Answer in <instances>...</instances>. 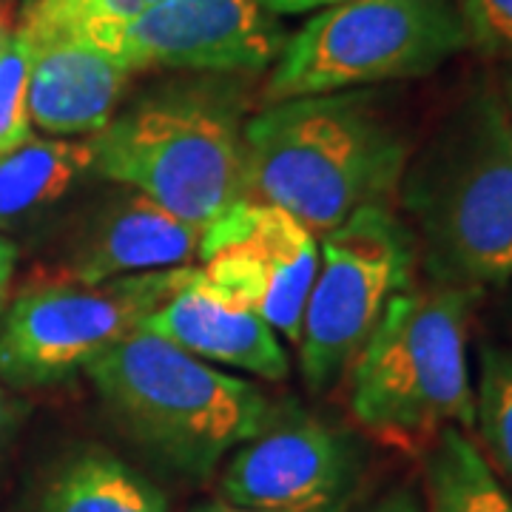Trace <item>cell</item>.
Wrapping results in <instances>:
<instances>
[{"mask_svg":"<svg viewBox=\"0 0 512 512\" xmlns=\"http://www.w3.org/2000/svg\"><path fill=\"white\" fill-rule=\"evenodd\" d=\"M396 197L433 285L490 291L512 279V117L481 83L410 154Z\"/></svg>","mask_w":512,"mask_h":512,"instance_id":"obj_1","label":"cell"},{"mask_svg":"<svg viewBox=\"0 0 512 512\" xmlns=\"http://www.w3.org/2000/svg\"><path fill=\"white\" fill-rule=\"evenodd\" d=\"M413 143L379 94L271 103L245 123V200L268 202L322 239L367 205H387Z\"/></svg>","mask_w":512,"mask_h":512,"instance_id":"obj_2","label":"cell"},{"mask_svg":"<svg viewBox=\"0 0 512 512\" xmlns=\"http://www.w3.org/2000/svg\"><path fill=\"white\" fill-rule=\"evenodd\" d=\"M83 373L114 427L183 481L214 476L274 413L259 387L148 330L128 333Z\"/></svg>","mask_w":512,"mask_h":512,"instance_id":"obj_3","label":"cell"},{"mask_svg":"<svg viewBox=\"0 0 512 512\" xmlns=\"http://www.w3.org/2000/svg\"><path fill=\"white\" fill-rule=\"evenodd\" d=\"M245 103L231 80L143 94L89 137L100 180L128 185L205 228L245 200Z\"/></svg>","mask_w":512,"mask_h":512,"instance_id":"obj_4","label":"cell"},{"mask_svg":"<svg viewBox=\"0 0 512 512\" xmlns=\"http://www.w3.org/2000/svg\"><path fill=\"white\" fill-rule=\"evenodd\" d=\"M478 299L427 282L387 305L350 365V413L362 430L419 453L444 427L476 430L467 336Z\"/></svg>","mask_w":512,"mask_h":512,"instance_id":"obj_5","label":"cell"},{"mask_svg":"<svg viewBox=\"0 0 512 512\" xmlns=\"http://www.w3.org/2000/svg\"><path fill=\"white\" fill-rule=\"evenodd\" d=\"M467 49L458 0H350L313 15L265 80V103L427 77Z\"/></svg>","mask_w":512,"mask_h":512,"instance_id":"obj_6","label":"cell"},{"mask_svg":"<svg viewBox=\"0 0 512 512\" xmlns=\"http://www.w3.org/2000/svg\"><path fill=\"white\" fill-rule=\"evenodd\" d=\"M416 268V239L390 205H367L319 239V268L296 345L313 393L348 373L387 305L416 285Z\"/></svg>","mask_w":512,"mask_h":512,"instance_id":"obj_7","label":"cell"},{"mask_svg":"<svg viewBox=\"0 0 512 512\" xmlns=\"http://www.w3.org/2000/svg\"><path fill=\"white\" fill-rule=\"evenodd\" d=\"M194 271L197 265H185L97 285L63 279L23 291L0 325V382L12 387L66 382L143 328L151 313L194 279Z\"/></svg>","mask_w":512,"mask_h":512,"instance_id":"obj_8","label":"cell"},{"mask_svg":"<svg viewBox=\"0 0 512 512\" xmlns=\"http://www.w3.org/2000/svg\"><path fill=\"white\" fill-rule=\"evenodd\" d=\"M365 476L359 439L305 410L271 413L220 467V498L265 512H342Z\"/></svg>","mask_w":512,"mask_h":512,"instance_id":"obj_9","label":"cell"},{"mask_svg":"<svg viewBox=\"0 0 512 512\" xmlns=\"http://www.w3.org/2000/svg\"><path fill=\"white\" fill-rule=\"evenodd\" d=\"M77 32L106 46L134 74H259L274 66L285 46L259 0H163L126 23Z\"/></svg>","mask_w":512,"mask_h":512,"instance_id":"obj_10","label":"cell"},{"mask_svg":"<svg viewBox=\"0 0 512 512\" xmlns=\"http://www.w3.org/2000/svg\"><path fill=\"white\" fill-rule=\"evenodd\" d=\"M200 239V225L117 185L77 228L66 256V282L97 285L117 276L185 268L200 254Z\"/></svg>","mask_w":512,"mask_h":512,"instance_id":"obj_11","label":"cell"},{"mask_svg":"<svg viewBox=\"0 0 512 512\" xmlns=\"http://www.w3.org/2000/svg\"><path fill=\"white\" fill-rule=\"evenodd\" d=\"M23 32L35 46L29 77L32 126L52 137L100 134L114 120L134 72L77 29Z\"/></svg>","mask_w":512,"mask_h":512,"instance_id":"obj_12","label":"cell"},{"mask_svg":"<svg viewBox=\"0 0 512 512\" xmlns=\"http://www.w3.org/2000/svg\"><path fill=\"white\" fill-rule=\"evenodd\" d=\"M140 330L168 339L202 362L234 367L265 382H282L291 373V359L279 333L259 313L228 305L202 288L197 271Z\"/></svg>","mask_w":512,"mask_h":512,"instance_id":"obj_13","label":"cell"},{"mask_svg":"<svg viewBox=\"0 0 512 512\" xmlns=\"http://www.w3.org/2000/svg\"><path fill=\"white\" fill-rule=\"evenodd\" d=\"M202 234L237 242L256 256L271 282L265 322L299 345L302 316L319 268V239L288 211L268 202L239 200L202 228Z\"/></svg>","mask_w":512,"mask_h":512,"instance_id":"obj_14","label":"cell"},{"mask_svg":"<svg viewBox=\"0 0 512 512\" xmlns=\"http://www.w3.org/2000/svg\"><path fill=\"white\" fill-rule=\"evenodd\" d=\"M97 177L89 137H32L0 157V228L52 214Z\"/></svg>","mask_w":512,"mask_h":512,"instance_id":"obj_15","label":"cell"},{"mask_svg":"<svg viewBox=\"0 0 512 512\" xmlns=\"http://www.w3.org/2000/svg\"><path fill=\"white\" fill-rule=\"evenodd\" d=\"M32 512H168V501L126 458L83 444L49 470Z\"/></svg>","mask_w":512,"mask_h":512,"instance_id":"obj_16","label":"cell"},{"mask_svg":"<svg viewBox=\"0 0 512 512\" xmlns=\"http://www.w3.org/2000/svg\"><path fill=\"white\" fill-rule=\"evenodd\" d=\"M424 512H512V495L461 427H444L424 450Z\"/></svg>","mask_w":512,"mask_h":512,"instance_id":"obj_17","label":"cell"},{"mask_svg":"<svg viewBox=\"0 0 512 512\" xmlns=\"http://www.w3.org/2000/svg\"><path fill=\"white\" fill-rule=\"evenodd\" d=\"M476 430L484 458L504 487L512 490V348L481 350L476 384Z\"/></svg>","mask_w":512,"mask_h":512,"instance_id":"obj_18","label":"cell"},{"mask_svg":"<svg viewBox=\"0 0 512 512\" xmlns=\"http://www.w3.org/2000/svg\"><path fill=\"white\" fill-rule=\"evenodd\" d=\"M35 46L23 29H15L0 52V157L32 140L29 77Z\"/></svg>","mask_w":512,"mask_h":512,"instance_id":"obj_19","label":"cell"},{"mask_svg":"<svg viewBox=\"0 0 512 512\" xmlns=\"http://www.w3.org/2000/svg\"><path fill=\"white\" fill-rule=\"evenodd\" d=\"M163 0H32L20 26L29 32L117 26L143 15Z\"/></svg>","mask_w":512,"mask_h":512,"instance_id":"obj_20","label":"cell"},{"mask_svg":"<svg viewBox=\"0 0 512 512\" xmlns=\"http://www.w3.org/2000/svg\"><path fill=\"white\" fill-rule=\"evenodd\" d=\"M467 49L512 66V0H458Z\"/></svg>","mask_w":512,"mask_h":512,"instance_id":"obj_21","label":"cell"},{"mask_svg":"<svg viewBox=\"0 0 512 512\" xmlns=\"http://www.w3.org/2000/svg\"><path fill=\"white\" fill-rule=\"evenodd\" d=\"M23 419H26V402H20L9 387H0V461L9 453Z\"/></svg>","mask_w":512,"mask_h":512,"instance_id":"obj_22","label":"cell"},{"mask_svg":"<svg viewBox=\"0 0 512 512\" xmlns=\"http://www.w3.org/2000/svg\"><path fill=\"white\" fill-rule=\"evenodd\" d=\"M359 512H424V501L413 487H393L387 490L382 498H376L373 504H367L365 510Z\"/></svg>","mask_w":512,"mask_h":512,"instance_id":"obj_23","label":"cell"},{"mask_svg":"<svg viewBox=\"0 0 512 512\" xmlns=\"http://www.w3.org/2000/svg\"><path fill=\"white\" fill-rule=\"evenodd\" d=\"M336 3H350V0H259V6L268 15H299V12H313V9H328Z\"/></svg>","mask_w":512,"mask_h":512,"instance_id":"obj_24","label":"cell"},{"mask_svg":"<svg viewBox=\"0 0 512 512\" xmlns=\"http://www.w3.org/2000/svg\"><path fill=\"white\" fill-rule=\"evenodd\" d=\"M15 262H18L15 245L0 234V302L9 291V282H12V274H15Z\"/></svg>","mask_w":512,"mask_h":512,"instance_id":"obj_25","label":"cell"},{"mask_svg":"<svg viewBox=\"0 0 512 512\" xmlns=\"http://www.w3.org/2000/svg\"><path fill=\"white\" fill-rule=\"evenodd\" d=\"M191 512H265V510H248V507H237V504H228V501H208V504H200Z\"/></svg>","mask_w":512,"mask_h":512,"instance_id":"obj_26","label":"cell"},{"mask_svg":"<svg viewBox=\"0 0 512 512\" xmlns=\"http://www.w3.org/2000/svg\"><path fill=\"white\" fill-rule=\"evenodd\" d=\"M501 97H504V103H507L512 117V66H507L504 74H501Z\"/></svg>","mask_w":512,"mask_h":512,"instance_id":"obj_27","label":"cell"},{"mask_svg":"<svg viewBox=\"0 0 512 512\" xmlns=\"http://www.w3.org/2000/svg\"><path fill=\"white\" fill-rule=\"evenodd\" d=\"M12 23H9V15L3 12V6H0V52L6 49V43H9V37H12Z\"/></svg>","mask_w":512,"mask_h":512,"instance_id":"obj_28","label":"cell"}]
</instances>
